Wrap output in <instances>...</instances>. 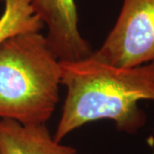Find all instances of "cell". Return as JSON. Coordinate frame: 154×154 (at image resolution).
Here are the masks:
<instances>
[{"label": "cell", "mask_w": 154, "mask_h": 154, "mask_svg": "<svg viewBox=\"0 0 154 154\" xmlns=\"http://www.w3.org/2000/svg\"><path fill=\"white\" fill-rule=\"evenodd\" d=\"M61 84L66 87L67 96L55 140L61 142L74 130L103 119L114 122L119 131L135 134L146 122L138 102L154 101V63L121 68L92 55L61 61Z\"/></svg>", "instance_id": "1"}, {"label": "cell", "mask_w": 154, "mask_h": 154, "mask_svg": "<svg viewBox=\"0 0 154 154\" xmlns=\"http://www.w3.org/2000/svg\"><path fill=\"white\" fill-rule=\"evenodd\" d=\"M61 61L40 32L0 45V118L45 124L59 101Z\"/></svg>", "instance_id": "2"}, {"label": "cell", "mask_w": 154, "mask_h": 154, "mask_svg": "<svg viewBox=\"0 0 154 154\" xmlns=\"http://www.w3.org/2000/svg\"><path fill=\"white\" fill-rule=\"evenodd\" d=\"M92 56L121 68L154 63V0H123L115 26Z\"/></svg>", "instance_id": "3"}, {"label": "cell", "mask_w": 154, "mask_h": 154, "mask_svg": "<svg viewBox=\"0 0 154 154\" xmlns=\"http://www.w3.org/2000/svg\"><path fill=\"white\" fill-rule=\"evenodd\" d=\"M44 26L49 47L60 61H77L93 54L91 45L81 35L75 0H31Z\"/></svg>", "instance_id": "4"}, {"label": "cell", "mask_w": 154, "mask_h": 154, "mask_svg": "<svg viewBox=\"0 0 154 154\" xmlns=\"http://www.w3.org/2000/svg\"><path fill=\"white\" fill-rule=\"evenodd\" d=\"M1 154H77L72 146L54 140L45 124L23 125L0 118Z\"/></svg>", "instance_id": "5"}, {"label": "cell", "mask_w": 154, "mask_h": 154, "mask_svg": "<svg viewBox=\"0 0 154 154\" xmlns=\"http://www.w3.org/2000/svg\"><path fill=\"white\" fill-rule=\"evenodd\" d=\"M5 10L0 17V45L17 34L40 32L44 24L36 15L31 0H1Z\"/></svg>", "instance_id": "6"}, {"label": "cell", "mask_w": 154, "mask_h": 154, "mask_svg": "<svg viewBox=\"0 0 154 154\" xmlns=\"http://www.w3.org/2000/svg\"><path fill=\"white\" fill-rule=\"evenodd\" d=\"M0 154H1V152H0Z\"/></svg>", "instance_id": "7"}]
</instances>
